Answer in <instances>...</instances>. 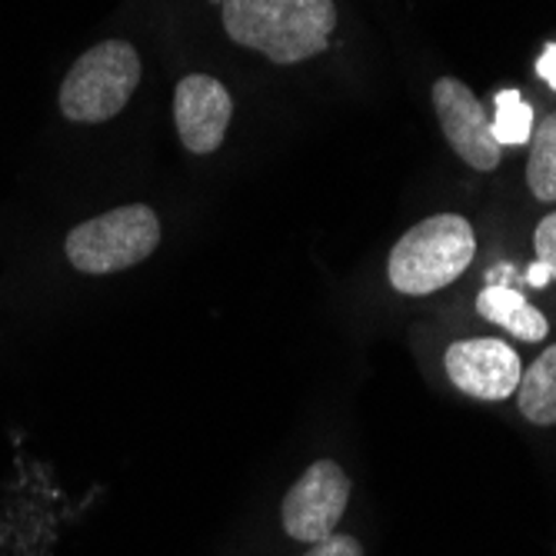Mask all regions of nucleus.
Segmentation results:
<instances>
[{"label":"nucleus","instance_id":"6","mask_svg":"<svg viewBox=\"0 0 556 556\" xmlns=\"http://www.w3.org/2000/svg\"><path fill=\"white\" fill-rule=\"evenodd\" d=\"M430 93L443 137L457 150V157L467 161L473 170H496L503 147L493 137V127L480 108V97L457 77H440Z\"/></svg>","mask_w":556,"mask_h":556},{"label":"nucleus","instance_id":"13","mask_svg":"<svg viewBox=\"0 0 556 556\" xmlns=\"http://www.w3.org/2000/svg\"><path fill=\"white\" fill-rule=\"evenodd\" d=\"M533 250H536V261L549 270V277L556 280V214H546L536 224L533 233Z\"/></svg>","mask_w":556,"mask_h":556},{"label":"nucleus","instance_id":"17","mask_svg":"<svg viewBox=\"0 0 556 556\" xmlns=\"http://www.w3.org/2000/svg\"><path fill=\"white\" fill-rule=\"evenodd\" d=\"M486 280L490 283H503V287H510V280H514V267L507 264V267H493L490 274H486Z\"/></svg>","mask_w":556,"mask_h":556},{"label":"nucleus","instance_id":"1","mask_svg":"<svg viewBox=\"0 0 556 556\" xmlns=\"http://www.w3.org/2000/svg\"><path fill=\"white\" fill-rule=\"evenodd\" d=\"M233 43L264 54L270 64H300L330 47L337 27L333 0H214Z\"/></svg>","mask_w":556,"mask_h":556},{"label":"nucleus","instance_id":"16","mask_svg":"<svg viewBox=\"0 0 556 556\" xmlns=\"http://www.w3.org/2000/svg\"><path fill=\"white\" fill-rule=\"evenodd\" d=\"M549 280H553V277H549V270H546V267H543L540 261H536V264H533V267L527 270V283H530V287H546Z\"/></svg>","mask_w":556,"mask_h":556},{"label":"nucleus","instance_id":"2","mask_svg":"<svg viewBox=\"0 0 556 556\" xmlns=\"http://www.w3.org/2000/svg\"><path fill=\"white\" fill-rule=\"evenodd\" d=\"M477 254V237L467 217L437 214L403 233L387 261V277L396 293L427 296L457 280Z\"/></svg>","mask_w":556,"mask_h":556},{"label":"nucleus","instance_id":"8","mask_svg":"<svg viewBox=\"0 0 556 556\" xmlns=\"http://www.w3.org/2000/svg\"><path fill=\"white\" fill-rule=\"evenodd\" d=\"M233 117L230 90L211 74H187L174 90V124L190 154L204 157L224 143Z\"/></svg>","mask_w":556,"mask_h":556},{"label":"nucleus","instance_id":"12","mask_svg":"<svg viewBox=\"0 0 556 556\" xmlns=\"http://www.w3.org/2000/svg\"><path fill=\"white\" fill-rule=\"evenodd\" d=\"M496 104V117L490 121L493 127V137L500 147H523L530 143V134H533V111L530 104H523V97L517 90H500L493 97Z\"/></svg>","mask_w":556,"mask_h":556},{"label":"nucleus","instance_id":"9","mask_svg":"<svg viewBox=\"0 0 556 556\" xmlns=\"http://www.w3.org/2000/svg\"><path fill=\"white\" fill-rule=\"evenodd\" d=\"M477 314L496 327H503L507 333H514L517 340L527 343H540L549 333L546 317L530 307L527 296L514 287H503V283H486L477 296Z\"/></svg>","mask_w":556,"mask_h":556},{"label":"nucleus","instance_id":"11","mask_svg":"<svg viewBox=\"0 0 556 556\" xmlns=\"http://www.w3.org/2000/svg\"><path fill=\"white\" fill-rule=\"evenodd\" d=\"M530 164H527V184L536 200L553 204L556 200V114L543 117L536 130L530 134Z\"/></svg>","mask_w":556,"mask_h":556},{"label":"nucleus","instance_id":"3","mask_svg":"<svg viewBox=\"0 0 556 556\" xmlns=\"http://www.w3.org/2000/svg\"><path fill=\"white\" fill-rule=\"evenodd\" d=\"M140 58L127 40H104L74 61L61 84V111L74 124L117 117L140 84Z\"/></svg>","mask_w":556,"mask_h":556},{"label":"nucleus","instance_id":"7","mask_svg":"<svg viewBox=\"0 0 556 556\" xmlns=\"http://www.w3.org/2000/svg\"><path fill=\"white\" fill-rule=\"evenodd\" d=\"M443 367L453 387L464 390L467 396L490 400V403L517 393L520 377H523V364L517 357V350L493 337L457 340L446 350Z\"/></svg>","mask_w":556,"mask_h":556},{"label":"nucleus","instance_id":"15","mask_svg":"<svg viewBox=\"0 0 556 556\" xmlns=\"http://www.w3.org/2000/svg\"><path fill=\"white\" fill-rule=\"evenodd\" d=\"M536 77L546 84V87H553L556 90V43H549L543 54H540V61H536Z\"/></svg>","mask_w":556,"mask_h":556},{"label":"nucleus","instance_id":"5","mask_svg":"<svg viewBox=\"0 0 556 556\" xmlns=\"http://www.w3.org/2000/svg\"><path fill=\"white\" fill-rule=\"evenodd\" d=\"M350 503V480L340 464L317 460L287 490L280 520L296 543H320L337 533Z\"/></svg>","mask_w":556,"mask_h":556},{"label":"nucleus","instance_id":"10","mask_svg":"<svg viewBox=\"0 0 556 556\" xmlns=\"http://www.w3.org/2000/svg\"><path fill=\"white\" fill-rule=\"evenodd\" d=\"M520 414L536 427L556 424V343L546 346L517 387Z\"/></svg>","mask_w":556,"mask_h":556},{"label":"nucleus","instance_id":"14","mask_svg":"<svg viewBox=\"0 0 556 556\" xmlns=\"http://www.w3.org/2000/svg\"><path fill=\"white\" fill-rule=\"evenodd\" d=\"M303 556H364V546L357 536H346V533H330L320 543H311V549Z\"/></svg>","mask_w":556,"mask_h":556},{"label":"nucleus","instance_id":"4","mask_svg":"<svg viewBox=\"0 0 556 556\" xmlns=\"http://www.w3.org/2000/svg\"><path fill=\"white\" fill-rule=\"evenodd\" d=\"M161 243V217L147 204H127L67 233V261L80 274H117L143 264Z\"/></svg>","mask_w":556,"mask_h":556}]
</instances>
